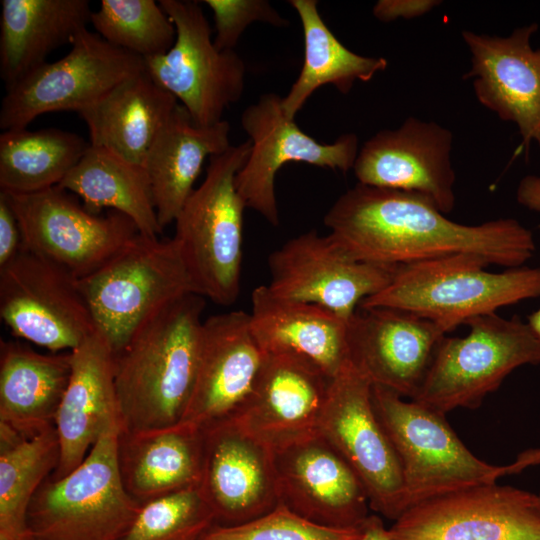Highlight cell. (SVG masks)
<instances>
[{"mask_svg":"<svg viewBox=\"0 0 540 540\" xmlns=\"http://www.w3.org/2000/svg\"><path fill=\"white\" fill-rule=\"evenodd\" d=\"M324 224L351 257L392 268L459 253L514 268L536 250L532 231L517 219L465 225L419 194L359 183L334 202Z\"/></svg>","mask_w":540,"mask_h":540,"instance_id":"6da1fadb","label":"cell"},{"mask_svg":"<svg viewBox=\"0 0 540 540\" xmlns=\"http://www.w3.org/2000/svg\"><path fill=\"white\" fill-rule=\"evenodd\" d=\"M204 307L199 294L173 300L114 353L121 431L162 428L183 420L197 377Z\"/></svg>","mask_w":540,"mask_h":540,"instance_id":"7a4b0ae2","label":"cell"},{"mask_svg":"<svg viewBox=\"0 0 540 540\" xmlns=\"http://www.w3.org/2000/svg\"><path fill=\"white\" fill-rule=\"evenodd\" d=\"M489 265L478 254L459 253L397 266L389 284L359 307L408 311L447 334L501 307L540 297V266L490 272Z\"/></svg>","mask_w":540,"mask_h":540,"instance_id":"3957f363","label":"cell"},{"mask_svg":"<svg viewBox=\"0 0 540 540\" xmlns=\"http://www.w3.org/2000/svg\"><path fill=\"white\" fill-rule=\"evenodd\" d=\"M250 141L209 158L203 182L175 219L173 237L198 293L229 306L240 293L243 216L246 205L235 178L250 153Z\"/></svg>","mask_w":540,"mask_h":540,"instance_id":"277c9868","label":"cell"},{"mask_svg":"<svg viewBox=\"0 0 540 540\" xmlns=\"http://www.w3.org/2000/svg\"><path fill=\"white\" fill-rule=\"evenodd\" d=\"M79 286L114 353L157 310L184 295L199 294L173 238L141 233L80 279Z\"/></svg>","mask_w":540,"mask_h":540,"instance_id":"5b68a950","label":"cell"},{"mask_svg":"<svg viewBox=\"0 0 540 540\" xmlns=\"http://www.w3.org/2000/svg\"><path fill=\"white\" fill-rule=\"evenodd\" d=\"M120 431L109 428L76 469L41 485L27 512L35 540H119L130 528L142 504L121 480Z\"/></svg>","mask_w":540,"mask_h":540,"instance_id":"8992f818","label":"cell"},{"mask_svg":"<svg viewBox=\"0 0 540 540\" xmlns=\"http://www.w3.org/2000/svg\"><path fill=\"white\" fill-rule=\"evenodd\" d=\"M375 413L399 458L406 510L425 501L508 474L476 457L452 429L446 415L415 400L372 385Z\"/></svg>","mask_w":540,"mask_h":540,"instance_id":"52a82bcc","label":"cell"},{"mask_svg":"<svg viewBox=\"0 0 540 540\" xmlns=\"http://www.w3.org/2000/svg\"><path fill=\"white\" fill-rule=\"evenodd\" d=\"M466 325L464 337H443L413 399L445 415L456 408H478L515 369L540 364V341L517 316L493 313Z\"/></svg>","mask_w":540,"mask_h":540,"instance_id":"ba28073f","label":"cell"},{"mask_svg":"<svg viewBox=\"0 0 540 540\" xmlns=\"http://www.w3.org/2000/svg\"><path fill=\"white\" fill-rule=\"evenodd\" d=\"M177 36L165 54L144 59L145 71L170 92L200 126L221 122L224 111L239 101L246 67L235 50H219L197 1L160 0Z\"/></svg>","mask_w":540,"mask_h":540,"instance_id":"9c48e42d","label":"cell"},{"mask_svg":"<svg viewBox=\"0 0 540 540\" xmlns=\"http://www.w3.org/2000/svg\"><path fill=\"white\" fill-rule=\"evenodd\" d=\"M0 192L17 218L21 249L77 280L99 269L139 233L126 215L93 214L59 186L31 194Z\"/></svg>","mask_w":540,"mask_h":540,"instance_id":"30bf717a","label":"cell"},{"mask_svg":"<svg viewBox=\"0 0 540 540\" xmlns=\"http://www.w3.org/2000/svg\"><path fill=\"white\" fill-rule=\"evenodd\" d=\"M144 69L141 57L83 29L67 55L40 65L6 88L0 128L26 129L35 118L50 112L78 113Z\"/></svg>","mask_w":540,"mask_h":540,"instance_id":"8fae6325","label":"cell"},{"mask_svg":"<svg viewBox=\"0 0 540 540\" xmlns=\"http://www.w3.org/2000/svg\"><path fill=\"white\" fill-rule=\"evenodd\" d=\"M319 433L357 474L371 510L397 520L406 511L401 464L375 413L372 384L350 361L331 380Z\"/></svg>","mask_w":540,"mask_h":540,"instance_id":"7c38bea8","label":"cell"},{"mask_svg":"<svg viewBox=\"0 0 540 540\" xmlns=\"http://www.w3.org/2000/svg\"><path fill=\"white\" fill-rule=\"evenodd\" d=\"M0 316L15 337L53 353L98 330L79 280L24 249L0 267Z\"/></svg>","mask_w":540,"mask_h":540,"instance_id":"4fadbf2b","label":"cell"},{"mask_svg":"<svg viewBox=\"0 0 540 540\" xmlns=\"http://www.w3.org/2000/svg\"><path fill=\"white\" fill-rule=\"evenodd\" d=\"M241 125L251 147L235 185L246 208L273 226L280 220L275 177L284 164L303 162L346 173L353 169L360 149L354 133H345L330 144L318 142L285 114L282 98L275 93L263 94L249 105L241 115Z\"/></svg>","mask_w":540,"mask_h":540,"instance_id":"5bb4252c","label":"cell"},{"mask_svg":"<svg viewBox=\"0 0 540 540\" xmlns=\"http://www.w3.org/2000/svg\"><path fill=\"white\" fill-rule=\"evenodd\" d=\"M388 529L394 540H540V496L477 485L413 506Z\"/></svg>","mask_w":540,"mask_h":540,"instance_id":"9a60e30c","label":"cell"},{"mask_svg":"<svg viewBox=\"0 0 540 540\" xmlns=\"http://www.w3.org/2000/svg\"><path fill=\"white\" fill-rule=\"evenodd\" d=\"M275 295L326 308L348 320L360 303L385 288L395 268L357 260L312 230L291 238L268 258Z\"/></svg>","mask_w":540,"mask_h":540,"instance_id":"2e32d148","label":"cell"},{"mask_svg":"<svg viewBox=\"0 0 540 540\" xmlns=\"http://www.w3.org/2000/svg\"><path fill=\"white\" fill-rule=\"evenodd\" d=\"M280 504L328 528L362 527L366 489L342 455L319 432L273 450Z\"/></svg>","mask_w":540,"mask_h":540,"instance_id":"e0dca14e","label":"cell"},{"mask_svg":"<svg viewBox=\"0 0 540 540\" xmlns=\"http://www.w3.org/2000/svg\"><path fill=\"white\" fill-rule=\"evenodd\" d=\"M265 356L251 330L249 313L230 311L205 319L197 377L182 421L202 431L237 421Z\"/></svg>","mask_w":540,"mask_h":540,"instance_id":"ac0fdd59","label":"cell"},{"mask_svg":"<svg viewBox=\"0 0 540 540\" xmlns=\"http://www.w3.org/2000/svg\"><path fill=\"white\" fill-rule=\"evenodd\" d=\"M452 141L447 128L408 117L399 128L381 130L363 144L355 177L362 185L419 194L448 214L456 201Z\"/></svg>","mask_w":540,"mask_h":540,"instance_id":"d6986e66","label":"cell"},{"mask_svg":"<svg viewBox=\"0 0 540 540\" xmlns=\"http://www.w3.org/2000/svg\"><path fill=\"white\" fill-rule=\"evenodd\" d=\"M203 432L199 488L216 526L243 524L275 509L280 500L273 449L237 422Z\"/></svg>","mask_w":540,"mask_h":540,"instance_id":"ffe728a7","label":"cell"},{"mask_svg":"<svg viewBox=\"0 0 540 540\" xmlns=\"http://www.w3.org/2000/svg\"><path fill=\"white\" fill-rule=\"evenodd\" d=\"M446 334L434 322L388 307H358L347 322L349 361L372 385L413 400Z\"/></svg>","mask_w":540,"mask_h":540,"instance_id":"44dd1931","label":"cell"},{"mask_svg":"<svg viewBox=\"0 0 540 540\" xmlns=\"http://www.w3.org/2000/svg\"><path fill=\"white\" fill-rule=\"evenodd\" d=\"M537 30L531 23L505 37L462 32L471 55L464 78L473 79L483 106L517 126L526 151L533 141L540 148V48L531 45Z\"/></svg>","mask_w":540,"mask_h":540,"instance_id":"7402d4cb","label":"cell"},{"mask_svg":"<svg viewBox=\"0 0 540 540\" xmlns=\"http://www.w3.org/2000/svg\"><path fill=\"white\" fill-rule=\"evenodd\" d=\"M291 352H266L248 404L235 421L273 450L319 432L331 380Z\"/></svg>","mask_w":540,"mask_h":540,"instance_id":"603a6c76","label":"cell"},{"mask_svg":"<svg viewBox=\"0 0 540 540\" xmlns=\"http://www.w3.org/2000/svg\"><path fill=\"white\" fill-rule=\"evenodd\" d=\"M114 425L121 426L114 351L97 330L71 351L70 379L55 419L59 462L49 478L61 479L76 469Z\"/></svg>","mask_w":540,"mask_h":540,"instance_id":"cb8c5ba5","label":"cell"},{"mask_svg":"<svg viewBox=\"0 0 540 540\" xmlns=\"http://www.w3.org/2000/svg\"><path fill=\"white\" fill-rule=\"evenodd\" d=\"M204 432L178 424L134 432L120 431L118 465L127 493L141 504L200 486Z\"/></svg>","mask_w":540,"mask_h":540,"instance_id":"d4e9b609","label":"cell"},{"mask_svg":"<svg viewBox=\"0 0 540 540\" xmlns=\"http://www.w3.org/2000/svg\"><path fill=\"white\" fill-rule=\"evenodd\" d=\"M250 327L265 352H291L334 378L349 362L347 321L321 306L285 299L267 285L251 293Z\"/></svg>","mask_w":540,"mask_h":540,"instance_id":"484cf974","label":"cell"},{"mask_svg":"<svg viewBox=\"0 0 540 540\" xmlns=\"http://www.w3.org/2000/svg\"><path fill=\"white\" fill-rule=\"evenodd\" d=\"M226 120L210 126L197 125L180 103L153 144L143 167L147 174L159 224L174 222L193 192L207 157L231 146Z\"/></svg>","mask_w":540,"mask_h":540,"instance_id":"4316f807","label":"cell"},{"mask_svg":"<svg viewBox=\"0 0 540 540\" xmlns=\"http://www.w3.org/2000/svg\"><path fill=\"white\" fill-rule=\"evenodd\" d=\"M71 374V351L43 354L20 341L0 342V424L24 438L55 427Z\"/></svg>","mask_w":540,"mask_h":540,"instance_id":"83f0119b","label":"cell"},{"mask_svg":"<svg viewBox=\"0 0 540 540\" xmlns=\"http://www.w3.org/2000/svg\"><path fill=\"white\" fill-rule=\"evenodd\" d=\"M179 104L145 69L78 112L90 145L143 166L158 133Z\"/></svg>","mask_w":540,"mask_h":540,"instance_id":"f1b7e54d","label":"cell"},{"mask_svg":"<svg viewBox=\"0 0 540 540\" xmlns=\"http://www.w3.org/2000/svg\"><path fill=\"white\" fill-rule=\"evenodd\" d=\"M87 0H2L0 76L6 88L46 63L47 56L87 28Z\"/></svg>","mask_w":540,"mask_h":540,"instance_id":"f546056e","label":"cell"},{"mask_svg":"<svg viewBox=\"0 0 540 540\" xmlns=\"http://www.w3.org/2000/svg\"><path fill=\"white\" fill-rule=\"evenodd\" d=\"M58 186L79 196L93 214L108 208L129 217L142 235L163 232L144 167L108 150L89 145Z\"/></svg>","mask_w":540,"mask_h":540,"instance_id":"4dcf8cb0","label":"cell"},{"mask_svg":"<svg viewBox=\"0 0 540 540\" xmlns=\"http://www.w3.org/2000/svg\"><path fill=\"white\" fill-rule=\"evenodd\" d=\"M304 37V62L297 79L282 98L285 114L294 119L308 98L321 86L333 85L347 94L356 81H369L386 69L382 57H367L345 47L331 32L318 11L316 0H291Z\"/></svg>","mask_w":540,"mask_h":540,"instance_id":"1f68e13d","label":"cell"},{"mask_svg":"<svg viewBox=\"0 0 540 540\" xmlns=\"http://www.w3.org/2000/svg\"><path fill=\"white\" fill-rule=\"evenodd\" d=\"M59 455L55 427L24 438L0 424V540H23L30 534L29 505L55 471Z\"/></svg>","mask_w":540,"mask_h":540,"instance_id":"d6a6232c","label":"cell"},{"mask_svg":"<svg viewBox=\"0 0 540 540\" xmlns=\"http://www.w3.org/2000/svg\"><path fill=\"white\" fill-rule=\"evenodd\" d=\"M69 131L7 130L0 135V191L31 194L58 186L89 147Z\"/></svg>","mask_w":540,"mask_h":540,"instance_id":"836d02e7","label":"cell"},{"mask_svg":"<svg viewBox=\"0 0 540 540\" xmlns=\"http://www.w3.org/2000/svg\"><path fill=\"white\" fill-rule=\"evenodd\" d=\"M90 23L108 43L142 59L165 54L177 36L174 23L154 0H102Z\"/></svg>","mask_w":540,"mask_h":540,"instance_id":"e575fe53","label":"cell"},{"mask_svg":"<svg viewBox=\"0 0 540 540\" xmlns=\"http://www.w3.org/2000/svg\"><path fill=\"white\" fill-rule=\"evenodd\" d=\"M214 526V514L196 487L142 504L119 540H201Z\"/></svg>","mask_w":540,"mask_h":540,"instance_id":"d590c367","label":"cell"},{"mask_svg":"<svg viewBox=\"0 0 540 540\" xmlns=\"http://www.w3.org/2000/svg\"><path fill=\"white\" fill-rule=\"evenodd\" d=\"M364 525L350 529L328 528L312 523L279 504L272 511L246 523L214 526L201 540H359Z\"/></svg>","mask_w":540,"mask_h":540,"instance_id":"8d00e7d4","label":"cell"},{"mask_svg":"<svg viewBox=\"0 0 540 540\" xmlns=\"http://www.w3.org/2000/svg\"><path fill=\"white\" fill-rule=\"evenodd\" d=\"M214 16L216 35L214 45L219 50H234L246 28L261 22L285 27L287 19L265 0H204Z\"/></svg>","mask_w":540,"mask_h":540,"instance_id":"74e56055","label":"cell"},{"mask_svg":"<svg viewBox=\"0 0 540 540\" xmlns=\"http://www.w3.org/2000/svg\"><path fill=\"white\" fill-rule=\"evenodd\" d=\"M440 3L438 0H379L373 6L372 13L382 22L412 19L427 14Z\"/></svg>","mask_w":540,"mask_h":540,"instance_id":"f35d334b","label":"cell"},{"mask_svg":"<svg viewBox=\"0 0 540 540\" xmlns=\"http://www.w3.org/2000/svg\"><path fill=\"white\" fill-rule=\"evenodd\" d=\"M22 248L17 218L5 195L0 192V267L11 261Z\"/></svg>","mask_w":540,"mask_h":540,"instance_id":"ab89813d","label":"cell"},{"mask_svg":"<svg viewBox=\"0 0 540 540\" xmlns=\"http://www.w3.org/2000/svg\"><path fill=\"white\" fill-rule=\"evenodd\" d=\"M517 202L537 213H540V175H526L516 189Z\"/></svg>","mask_w":540,"mask_h":540,"instance_id":"60d3db41","label":"cell"},{"mask_svg":"<svg viewBox=\"0 0 540 540\" xmlns=\"http://www.w3.org/2000/svg\"><path fill=\"white\" fill-rule=\"evenodd\" d=\"M359 540H394L377 515H370L367 519L361 538Z\"/></svg>","mask_w":540,"mask_h":540,"instance_id":"b9f144b4","label":"cell"},{"mask_svg":"<svg viewBox=\"0 0 540 540\" xmlns=\"http://www.w3.org/2000/svg\"><path fill=\"white\" fill-rule=\"evenodd\" d=\"M540 464V448H530L520 453L516 460L509 464L510 474L519 473L527 467Z\"/></svg>","mask_w":540,"mask_h":540,"instance_id":"7bdbcfd3","label":"cell"},{"mask_svg":"<svg viewBox=\"0 0 540 540\" xmlns=\"http://www.w3.org/2000/svg\"><path fill=\"white\" fill-rule=\"evenodd\" d=\"M527 323L540 341V307L528 316Z\"/></svg>","mask_w":540,"mask_h":540,"instance_id":"ee69618b","label":"cell"},{"mask_svg":"<svg viewBox=\"0 0 540 540\" xmlns=\"http://www.w3.org/2000/svg\"><path fill=\"white\" fill-rule=\"evenodd\" d=\"M23 540H35L30 534Z\"/></svg>","mask_w":540,"mask_h":540,"instance_id":"f6af8a7d","label":"cell"},{"mask_svg":"<svg viewBox=\"0 0 540 540\" xmlns=\"http://www.w3.org/2000/svg\"><path fill=\"white\" fill-rule=\"evenodd\" d=\"M539 496H540V493H539Z\"/></svg>","mask_w":540,"mask_h":540,"instance_id":"bcb514c9","label":"cell"}]
</instances>
